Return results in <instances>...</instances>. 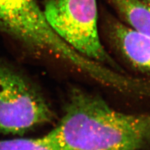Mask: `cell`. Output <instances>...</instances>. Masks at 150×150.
<instances>
[{"label": "cell", "mask_w": 150, "mask_h": 150, "mask_svg": "<svg viewBox=\"0 0 150 150\" xmlns=\"http://www.w3.org/2000/svg\"><path fill=\"white\" fill-rule=\"evenodd\" d=\"M49 134L62 150H150V115L117 111L99 95L73 86Z\"/></svg>", "instance_id": "1"}, {"label": "cell", "mask_w": 150, "mask_h": 150, "mask_svg": "<svg viewBox=\"0 0 150 150\" xmlns=\"http://www.w3.org/2000/svg\"><path fill=\"white\" fill-rule=\"evenodd\" d=\"M0 32L35 53L51 56L81 74L89 73L93 68V60L56 34L37 0H0Z\"/></svg>", "instance_id": "2"}, {"label": "cell", "mask_w": 150, "mask_h": 150, "mask_svg": "<svg viewBox=\"0 0 150 150\" xmlns=\"http://www.w3.org/2000/svg\"><path fill=\"white\" fill-rule=\"evenodd\" d=\"M43 11L56 34L79 53L125 73L101 43L97 0H45Z\"/></svg>", "instance_id": "3"}, {"label": "cell", "mask_w": 150, "mask_h": 150, "mask_svg": "<svg viewBox=\"0 0 150 150\" xmlns=\"http://www.w3.org/2000/svg\"><path fill=\"white\" fill-rule=\"evenodd\" d=\"M56 118L52 107L34 84L0 61V133L23 134Z\"/></svg>", "instance_id": "4"}, {"label": "cell", "mask_w": 150, "mask_h": 150, "mask_svg": "<svg viewBox=\"0 0 150 150\" xmlns=\"http://www.w3.org/2000/svg\"><path fill=\"white\" fill-rule=\"evenodd\" d=\"M103 27L108 40L126 62L138 71L150 76V37L106 15Z\"/></svg>", "instance_id": "5"}, {"label": "cell", "mask_w": 150, "mask_h": 150, "mask_svg": "<svg viewBox=\"0 0 150 150\" xmlns=\"http://www.w3.org/2000/svg\"><path fill=\"white\" fill-rule=\"evenodd\" d=\"M106 1L126 25L150 37V7L142 0Z\"/></svg>", "instance_id": "6"}, {"label": "cell", "mask_w": 150, "mask_h": 150, "mask_svg": "<svg viewBox=\"0 0 150 150\" xmlns=\"http://www.w3.org/2000/svg\"><path fill=\"white\" fill-rule=\"evenodd\" d=\"M0 150H62L49 134L36 138L0 140Z\"/></svg>", "instance_id": "7"}, {"label": "cell", "mask_w": 150, "mask_h": 150, "mask_svg": "<svg viewBox=\"0 0 150 150\" xmlns=\"http://www.w3.org/2000/svg\"><path fill=\"white\" fill-rule=\"evenodd\" d=\"M142 1L143 2H144L148 6H149L150 7V0H142Z\"/></svg>", "instance_id": "8"}]
</instances>
